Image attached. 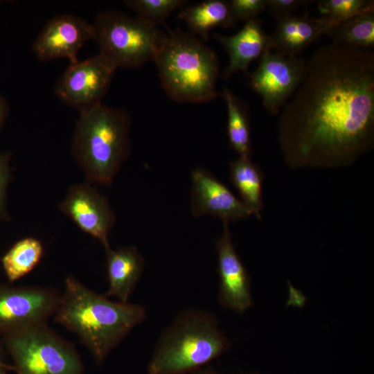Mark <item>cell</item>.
I'll return each mask as SVG.
<instances>
[{
	"instance_id": "cell-1",
	"label": "cell",
	"mask_w": 374,
	"mask_h": 374,
	"mask_svg": "<svg viewBox=\"0 0 374 374\" xmlns=\"http://www.w3.org/2000/svg\"><path fill=\"white\" fill-rule=\"evenodd\" d=\"M279 146L292 169L353 165L374 146V53L332 42L306 62L281 109Z\"/></svg>"
},
{
	"instance_id": "cell-2",
	"label": "cell",
	"mask_w": 374,
	"mask_h": 374,
	"mask_svg": "<svg viewBox=\"0 0 374 374\" xmlns=\"http://www.w3.org/2000/svg\"><path fill=\"white\" fill-rule=\"evenodd\" d=\"M147 317L138 303L112 301L96 292L72 275L66 277L54 321L75 334L96 363L110 353Z\"/></svg>"
},
{
	"instance_id": "cell-3",
	"label": "cell",
	"mask_w": 374,
	"mask_h": 374,
	"mask_svg": "<svg viewBox=\"0 0 374 374\" xmlns=\"http://www.w3.org/2000/svg\"><path fill=\"white\" fill-rule=\"evenodd\" d=\"M231 343L212 312L189 308L161 332L147 366L148 374H186L224 354Z\"/></svg>"
},
{
	"instance_id": "cell-4",
	"label": "cell",
	"mask_w": 374,
	"mask_h": 374,
	"mask_svg": "<svg viewBox=\"0 0 374 374\" xmlns=\"http://www.w3.org/2000/svg\"><path fill=\"white\" fill-rule=\"evenodd\" d=\"M130 116L123 109L101 103L80 113L71 154L87 181L112 185L130 153Z\"/></svg>"
},
{
	"instance_id": "cell-5",
	"label": "cell",
	"mask_w": 374,
	"mask_h": 374,
	"mask_svg": "<svg viewBox=\"0 0 374 374\" xmlns=\"http://www.w3.org/2000/svg\"><path fill=\"white\" fill-rule=\"evenodd\" d=\"M153 62L162 88L172 100L206 103L219 95L215 88L220 71L217 55L190 32L168 28Z\"/></svg>"
},
{
	"instance_id": "cell-6",
	"label": "cell",
	"mask_w": 374,
	"mask_h": 374,
	"mask_svg": "<svg viewBox=\"0 0 374 374\" xmlns=\"http://www.w3.org/2000/svg\"><path fill=\"white\" fill-rule=\"evenodd\" d=\"M91 26L98 53L116 69L153 61L166 36L159 26L114 10L98 14Z\"/></svg>"
},
{
	"instance_id": "cell-7",
	"label": "cell",
	"mask_w": 374,
	"mask_h": 374,
	"mask_svg": "<svg viewBox=\"0 0 374 374\" xmlns=\"http://www.w3.org/2000/svg\"><path fill=\"white\" fill-rule=\"evenodd\" d=\"M3 337L17 374H83L84 365L75 346L47 323Z\"/></svg>"
},
{
	"instance_id": "cell-8",
	"label": "cell",
	"mask_w": 374,
	"mask_h": 374,
	"mask_svg": "<svg viewBox=\"0 0 374 374\" xmlns=\"http://www.w3.org/2000/svg\"><path fill=\"white\" fill-rule=\"evenodd\" d=\"M60 295L51 287L0 284V335L48 323Z\"/></svg>"
},
{
	"instance_id": "cell-9",
	"label": "cell",
	"mask_w": 374,
	"mask_h": 374,
	"mask_svg": "<svg viewBox=\"0 0 374 374\" xmlns=\"http://www.w3.org/2000/svg\"><path fill=\"white\" fill-rule=\"evenodd\" d=\"M116 69L99 53L82 61L70 63L54 87V93L64 104L80 113L102 103Z\"/></svg>"
},
{
	"instance_id": "cell-10",
	"label": "cell",
	"mask_w": 374,
	"mask_h": 374,
	"mask_svg": "<svg viewBox=\"0 0 374 374\" xmlns=\"http://www.w3.org/2000/svg\"><path fill=\"white\" fill-rule=\"evenodd\" d=\"M306 61L266 50L250 74V85L262 99L265 108L276 115L302 82Z\"/></svg>"
},
{
	"instance_id": "cell-11",
	"label": "cell",
	"mask_w": 374,
	"mask_h": 374,
	"mask_svg": "<svg viewBox=\"0 0 374 374\" xmlns=\"http://www.w3.org/2000/svg\"><path fill=\"white\" fill-rule=\"evenodd\" d=\"M58 208L81 231L97 239L105 249L110 247L109 235L116 215L107 198L92 184L71 186Z\"/></svg>"
},
{
	"instance_id": "cell-12",
	"label": "cell",
	"mask_w": 374,
	"mask_h": 374,
	"mask_svg": "<svg viewBox=\"0 0 374 374\" xmlns=\"http://www.w3.org/2000/svg\"><path fill=\"white\" fill-rule=\"evenodd\" d=\"M228 222H223V232L215 241L219 276L217 299L226 310L243 314L253 305L251 277L237 253Z\"/></svg>"
},
{
	"instance_id": "cell-13",
	"label": "cell",
	"mask_w": 374,
	"mask_h": 374,
	"mask_svg": "<svg viewBox=\"0 0 374 374\" xmlns=\"http://www.w3.org/2000/svg\"><path fill=\"white\" fill-rule=\"evenodd\" d=\"M92 39V26L83 18L71 14L57 15L43 27L32 46V51L42 61L66 58L77 62L78 54Z\"/></svg>"
},
{
	"instance_id": "cell-14",
	"label": "cell",
	"mask_w": 374,
	"mask_h": 374,
	"mask_svg": "<svg viewBox=\"0 0 374 374\" xmlns=\"http://www.w3.org/2000/svg\"><path fill=\"white\" fill-rule=\"evenodd\" d=\"M191 182V212L194 217L208 215L229 223L251 215L241 200L207 170L200 167L193 170Z\"/></svg>"
},
{
	"instance_id": "cell-15",
	"label": "cell",
	"mask_w": 374,
	"mask_h": 374,
	"mask_svg": "<svg viewBox=\"0 0 374 374\" xmlns=\"http://www.w3.org/2000/svg\"><path fill=\"white\" fill-rule=\"evenodd\" d=\"M214 37L224 47L229 58L222 74L224 80L238 71L247 72L250 64L269 49V35L264 31L258 17L245 21L243 27L234 35L214 34Z\"/></svg>"
},
{
	"instance_id": "cell-16",
	"label": "cell",
	"mask_w": 374,
	"mask_h": 374,
	"mask_svg": "<svg viewBox=\"0 0 374 374\" xmlns=\"http://www.w3.org/2000/svg\"><path fill=\"white\" fill-rule=\"evenodd\" d=\"M276 21V29L269 35V49L287 56L301 54L328 29L321 17H311L307 11L301 17L291 14Z\"/></svg>"
},
{
	"instance_id": "cell-17",
	"label": "cell",
	"mask_w": 374,
	"mask_h": 374,
	"mask_svg": "<svg viewBox=\"0 0 374 374\" xmlns=\"http://www.w3.org/2000/svg\"><path fill=\"white\" fill-rule=\"evenodd\" d=\"M108 297H115L126 303L134 291L145 267V260L135 246L105 249Z\"/></svg>"
},
{
	"instance_id": "cell-18",
	"label": "cell",
	"mask_w": 374,
	"mask_h": 374,
	"mask_svg": "<svg viewBox=\"0 0 374 374\" xmlns=\"http://www.w3.org/2000/svg\"><path fill=\"white\" fill-rule=\"evenodd\" d=\"M177 19L183 21L193 35L207 41L211 31L218 26L229 28L234 26V21L229 5V1L206 0L183 8Z\"/></svg>"
},
{
	"instance_id": "cell-19",
	"label": "cell",
	"mask_w": 374,
	"mask_h": 374,
	"mask_svg": "<svg viewBox=\"0 0 374 374\" xmlns=\"http://www.w3.org/2000/svg\"><path fill=\"white\" fill-rule=\"evenodd\" d=\"M265 175L251 158L238 157L229 163V179L238 190L241 202L251 215L261 220L264 207L262 184Z\"/></svg>"
},
{
	"instance_id": "cell-20",
	"label": "cell",
	"mask_w": 374,
	"mask_h": 374,
	"mask_svg": "<svg viewBox=\"0 0 374 374\" xmlns=\"http://www.w3.org/2000/svg\"><path fill=\"white\" fill-rule=\"evenodd\" d=\"M220 95L224 100L228 113L227 136L229 144L239 157L251 158L252 153L249 111L245 104L227 87Z\"/></svg>"
},
{
	"instance_id": "cell-21",
	"label": "cell",
	"mask_w": 374,
	"mask_h": 374,
	"mask_svg": "<svg viewBox=\"0 0 374 374\" xmlns=\"http://www.w3.org/2000/svg\"><path fill=\"white\" fill-rule=\"evenodd\" d=\"M44 253L42 242L35 237L16 242L1 258L8 281L13 283L29 274L39 263Z\"/></svg>"
},
{
	"instance_id": "cell-22",
	"label": "cell",
	"mask_w": 374,
	"mask_h": 374,
	"mask_svg": "<svg viewBox=\"0 0 374 374\" xmlns=\"http://www.w3.org/2000/svg\"><path fill=\"white\" fill-rule=\"evenodd\" d=\"M333 42L371 50L374 47V12L353 17L330 28Z\"/></svg>"
},
{
	"instance_id": "cell-23",
	"label": "cell",
	"mask_w": 374,
	"mask_h": 374,
	"mask_svg": "<svg viewBox=\"0 0 374 374\" xmlns=\"http://www.w3.org/2000/svg\"><path fill=\"white\" fill-rule=\"evenodd\" d=\"M318 10L321 15L320 17L329 29L357 15L374 12V1L371 0H322L318 3Z\"/></svg>"
},
{
	"instance_id": "cell-24",
	"label": "cell",
	"mask_w": 374,
	"mask_h": 374,
	"mask_svg": "<svg viewBox=\"0 0 374 374\" xmlns=\"http://www.w3.org/2000/svg\"><path fill=\"white\" fill-rule=\"evenodd\" d=\"M124 3L133 10L137 16L159 26L176 9L186 3L184 0H127Z\"/></svg>"
},
{
	"instance_id": "cell-25",
	"label": "cell",
	"mask_w": 374,
	"mask_h": 374,
	"mask_svg": "<svg viewBox=\"0 0 374 374\" xmlns=\"http://www.w3.org/2000/svg\"><path fill=\"white\" fill-rule=\"evenodd\" d=\"M229 5L232 17L237 24L257 17L265 9V0H231Z\"/></svg>"
},
{
	"instance_id": "cell-26",
	"label": "cell",
	"mask_w": 374,
	"mask_h": 374,
	"mask_svg": "<svg viewBox=\"0 0 374 374\" xmlns=\"http://www.w3.org/2000/svg\"><path fill=\"white\" fill-rule=\"evenodd\" d=\"M10 154L0 152V221L10 220L7 209V189L10 180Z\"/></svg>"
},
{
	"instance_id": "cell-27",
	"label": "cell",
	"mask_w": 374,
	"mask_h": 374,
	"mask_svg": "<svg viewBox=\"0 0 374 374\" xmlns=\"http://www.w3.org/2000/svg\"><path fill=\"white\" fill-rule=\"evenodd\" d=\"M307 1L302 0H265V9H267L275 18L291 15L301 5Z\"/></svg>"
},
{
	"instance_id": "cell-28",
	"label": "cell",
	"mask_w": 374,
	"mask_h": 374,
	"mask_svg": "<svg viewBox=\"0 0 374 374\" xmlns=\"http://www.w3.org/2000/svg\"><path fill=\"white\" fill-rule=\"evenodd\" d=\"M8 114V105L6 98L0 96V130L2 129Z\"/></svg>"
},
{
	"instance_id": "cell-29",
	"label": "cell",
	"mask_w": 374,
	"mask_h": 374,
	"mask_svg": "<svg viewBox=\"0 0 374 374\" xmlns=\"http://www.w3.org/2000/svg\"><path fill=\"white\" fill-rule=\"evenodd\" d=\"M186 374H222L220 373H218L215 371V370H212L211 368H202L200 369L186 373ZM251 374H258V373H251Z\"/></svg>"
},
{
	"instance_id": "cell-30",
	"label": "cell",
	"mask_w": 374,
	"mask_h": 374,
	"mask_svg": "<svg viewBox=\"0 0 374 374\" xmlns=\"http://www.w3.org/2000/svg\"><path fill=\"white\" fill-rule=\"evenodd\" d=\"M7 371H13L12 366L8 364H0V374H7Z\"/></svg>"
},
{
	"instance_id": "cell-31",
	"label": "cell",
	"mask_w": 374,
	"mask_h": 374,
	"mask_svg": "<svg viewBox=\"0 0 374 374\" xmlns=\"http://www.w3.org/2000/svg\"><path fill=\"white\" fill-rule=\"evenodd\" d=\"M1 354V353H0ZM0 364H2V365H6L7 364L6 363H5L1 358V355H0Z\"/></svg>"
}]
</instances>
